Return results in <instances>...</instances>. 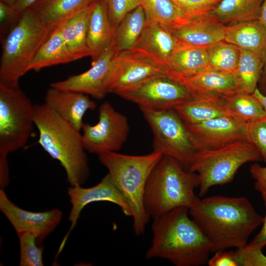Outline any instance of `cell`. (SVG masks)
I'll list each match as a JSON object with an SVG mask.
<instances>
[{"instance_id":"cell-1","label":"cell","mask_w":266,"mask_h":266,"mask_svg":"<svg viewBox=\"0 0 266 266\" xmlns=\"http://www.w3.org/2000/svg\"><path fill=\"white\" fill-rule=\"evenodd\" d=\"M189 212L208 240L211 252L246 246L264 218L245 197L200 198Z\"/></svg>"},{"instance_id":"cell-2","label":"cell","mask_w":266,"mask_h":266,"mask_svg":"<svg viewBox=\"0 0 266 266\" xmlns=\"http://www.w3.org/2000/svg\"><path fill=\"white\" fill-rule=\"evenodd\" d=\"M189 208H175L154 219L152 243L146 259L162 258L176 266H199L207 263L210 243L193 219Z\"/></svg>"},{"instance_id":"cell-3","label":"cell","mask_w":266,"mask_h":266,"mask_svg":"<svg viewBox=\"0 0 266 266\" xmlns=\"http://www.w3.org/2000/svg\"><path fill=\"white\" fill-rule=\"evenodd\" d=\"M38 144L64 167L70 186L81 185L89 174L82 134L46 103L35 105Z\"/></svg>"},{"instance_id":"cell-4","label":"cell","mask_w":266,"mask_h":266,"mask_svg":"<svg viewBox=\"0 0 266 266\" xmlns=\"http://www.w3.org/2000/svg\"><path fill=\"white\" fill-rule=\"evenodd\" d=\"M200 183L197 173L185 169L171 157L163 156L146 184L143 204L146 213L154 220L178 207L190 208L200 199L194 192Z\"/></svg>"},{"instance_id":"cell-5","label":"cell","mask_w":266,"mask_h":266,"mask_svg":"<svg viewBox=\"0 0 266 266\" xmlns=\"http://www.w3.org/2000/svg\"><path fill=\"white\" fill-rule=\"evenodd\" d=\"M163 157L152 152L144 155H129L108 152L99 155L100 163L129 206L133 219V227L138 236L144 233L150 217L143 204V196L148 178Z\"/></svg>"},{"instance_id":"cell-6","label":"cell","mask_w":266,"mask_h":266,"mask_svg":"<svg viewBox=\"0 0 266 266\" xmlns=\"http://www.w3.org/2000/svg\"><path fill=\"white\" fill-rule=\"evenodd\" d=\"M51 30L31 7L22 12L17 25L1 41L0 84L19 86L20 78Z\"/></svg>"},{"instance_id":"cell-7","label":"cell","mask_w":266,"mask_h":266,"mask_svg":"<svg viewBox=\"0 0 266 266\" xmlns=\"http://www.w3.org/2000/svg\"><path fill=\"white\" fill-rule=\"evenodd\" d=\"M262 160L259 152L252 143L236 141L217 149L197 151L189 171L199 175V196L202 197L211 187L231 182L245 164Z\"/></svg>"},{"instance_id":"cell-8","label":"cell","mask_w":266,"mask_h":266,"mask_svg":"<svg viewBox=\"0 0 266 266\" xmlns=\"http://www.w3.org/2000/svg\"><path fill=\"white\" fill-rule=\"evenodd\" d=\"M34 110L19 86L0 84V155L8 156L26 145L35 126Z\"/></svg>"},{"instance_id":"cell-9","label":"cell","mask_w":266,"mask_h":266,"mask_svg":"<svg viewBox=\"0 0 266 266\" xmlns=\"http://www.w3.org/2000/svg\"><path fill=\"white\" fill-rule=\"evenodd\" d=\"M140 109L153 133V151L174 159L189 171L197 150L184 123L174 108Z\"/></svg>"},{"instance_id":"cell-10","label":"cell","mask_w":266,"mask_h":266,"mask_svg":"<svg viewBox=\"0 0 266 266\" xmlns=\"http://www.w3.org/2000/svg\"><path fill=\"white\" fill-rule=\"evenodd\" d=\"M81 130L86 151L100 155L120 150L130 127L126 117L105 101L99 107L98 122L94 125L84 123Z\"/></svg>"},{"instance_id":"cell-11","label":"cell","mask_w":266,"mask_h":266,"mask_svg":"<svg viewBox=\"0 0 266 266\" xmlns=\"http://www.w3.org/2000/svg\"><path fill=\"white\" fill-rule=\"evenodd\" d=\"M116 95L140 107L157 110L174 108L194 96L186 86L164 76L147 79Z\"/></svg>"},{"instance_id":"cell-12","label":"cell","mask_w":266,"mask_h":266,"mask_svg":"<svg viewBox=\"0 0 266 266\" xmlns=\"http://www.w3.org/2000/svg\"><path fill=\"white\" fill-rule=\"evenodd\" d=\"M166 76L163 66L133 49L117 51L113 58L108 93L116 94L147 79Z\"/></svg>"},{"instance_id":"cell-13","label":"cell","mask_w":266,"mask_h":266,"mask_svg":"<svg viewBox=\"0 0 266 266\" xmlns=\"http://www.w3.org/2000/svg\"><path fill=\"white\" fill-rule=\"evenodd\" d=\"M185 125L197 151L217 149L236 141L249 142L247 123L228 116Z\"/></svg>"},{"instance_id":"cell-14","label":"cell","mask_w":266,"mask_h":266,"mask_svg":"<svg viewBox=\"0 0 266 266\" xmlns=\"http://www.w3.org/2000/svg\"><path fill=\"white\" fill-rule=\"evenodd\" d=\"M117 51L114 39L92 63L91 67L84 72L53 82L50 87L74 91L102 99L108 93V86L113 58Z\"/></svg>"},{"instance_id":"cell-15","label":"cell","mask_w":266,"mask_h":266,"mask_svg":"<svg viewBox=\"0 0 266 266\" xmlns=\"http://www.w3.org/2000/svg\"><path fill=\"white\" fill-rule=\"evenodd\" d=\"M0 210L17 233H33L38 245L54 230L62 218V212L58 209L33 212L20 208L9 200L3 189L0 190Z\"/></svg>"},{"instance_id":"cell-16","label":"cell","mask_w":266,"mask_h":266,"mask_svg":"<svg viewBox=\"0 0 266 266\" xmlns=\"http://www.w3.org/2000/svg\"><path fill=\"white\" fill-rule=\"evenodd\" d=\"M67 194L71 204L69 215L71 226L61 242L58 251V255L64 247L70 233L75 226L80 213L88 204L97 201L110 202L117 205L125 215L132 217L129 206L108 173L98 184L91 187L83 188L81 185L70 186L68 188Z\"/></svg>"},{"instance_id":"cell-17","label":"cell","mask_w":266,"mask_h":266,"mask_svg":"<svg viewBox=\"0 0 266 266\" xmlns=\"http://www.w3.org/2000/svg\"><path fill=\"white\" fill-rule=\"evenodd\" d=\"M169 29L178 43L206 48L224 40L226 25L208 12Z\"/></svg>"},{"instance_id":"cell-18","label":"cell","mask_w":266,"mask_h":266,"mask_svg":"<svg viewBox=\"0 0 266 266\" xmlns=\"http://www.w3.org/2000/svg\"><path fill=\"white\" fill-rule=\"evenodd\" d=\"M44 103L80 132L84 124V115L96 107V103L87 95L52 87L46 92Z\"/></svg>"},{"instance_id":"cell-19","label":"cell","mask_w":266,"mask_h":266,"mask_svg":"<svg viewBox=\"0 0 266 266\" xmlns=\"http://www.w3.org/2000/svg\"><path fill=\"white\" fill-rule=\"evenodd\" d=\"M177 44L176 39L167 26L146 17L145 28L132 49L165 68Z\"/></svg>"},{"instance_id":"cell-20","label":"cell","mask_w":266,"mask_h":266,"mask_svg":"<svg viewBox=\"0 0 266 266\" xmlns=\"http://www.w3.org/2000/svg\"><path fill=\"white\" fill-rule=\"evenodd\" d=\"M165 68L167 77L178 82L209 69L206 48L178 43Z\"/></svg>"},{"instance_id":"cell-21","label":"cell","mask_w":266,"mask_h":266,"mask_svg":"<svg viewBox=\"0 0 266 266\" xmlns=\"http://www.w3.org/2000/svg\"><path fill=\"white\" fill-rule=\"evenodd\" d=\"M116 29L113 27L105 3L96 0L89 19L87 44L92 59L95 62L112 43Z\"/></svg>"},{"instance_id":"cell-22","label":"cell","mask_w":266,"mask_h":266,"mask_svg":"<svg viewBox=\"0 0 266 266\" xmlns=\"http://www.w3.org/2000/svg\"><path fill=\"white\" fill-rule=\"evenodd\" d=\"M193 95L191 99L174 108L185 124H195L228 116L223 103V96Z\"/></svg>"},{"instance_id":"cell-23","label":"cell","mask_w":266,"mask_h":266,"mask_svg":"<svg viewBox=\"0 0 266 266\" xmlns=\"http://www.w3.org/2000/svg\"><path fill=\"white\" fill-rule=\"evenodd\" d=\"M179 83L193 94L227 95L238 92L234 74L207 69Z\"/></svg>"},{"instance_id":"cell-24","label":"cell","mask_w":266,"mask_h":266,"mask_svg":"<svg viewBox=\"0 0 266 266\" xmlns=\"http://www.w3.org/2000/svg\"><path fill=\"white\" fill-rule=\"evenodd\" d=\"M224 40L263 58L266 50V29L258 20L227 25Z\"/></svg>"},{"instance_id":"cell-25","label":"cell","mask_w":266,"mask_h":266,"mask_svg":"<svg viewBox=\"0 0 266 266\" xmlns=\"http://www.w3.org/2000/svg\"><path fill=\"white\" fill-rule=\"evenodd\" d=\"M94 2L57 26L75 61L90 56L87 36Z\"/></svg>"},{"instance_id":"cell-26","label":"cell","mask_w":266,"mask_h":266,"mask_svg":"<svg viewBox=\"0 0 266 266\" xmlns=\"http://www.w3.org/2000/svg\"><path fill=\"white\" fill-rule=\"evenodd\" d=\"M74 61L58 26H56L51 30L48 37L28 65L26 71H38L45 67Z\"/></svg>"},{"instance_id":"cell-27","label":"cell","mask_w":266,"mask_h":266,"mask_svg":"<svg viewBox=\"0 0 266 266\" xmlns=\"http://www.w3.org/2000/svg\"><path fill=\"white\" fill-rule=\"evenodd\" d=\"M96 0H39L31 7L50 29L85 9Z\"/></svg>"},{"instance_id":"cell-28","label":"cell","mask_w":266,"mask_h":266,"mask_svg":"<svg viewBox=\"0 0 266 266\" xmlns=\"http://www.w3.org/2000/svg\"><path fill=\"white\" fill-rule=\"evenodd\" d=\"M263 0H221L209 12L227 26L258 20Z\"/></svg>"},{"instance_id":"cell-29","label":"cell","mask_w":266,"mask_h":266,"mask_svg":"<svg viewBox=\"0 0 266 266\" xmlns=\"http://www.w3.org/2000/svg\"><path fill=\"white\" fill-rule=\"evenodd\" d=\"M222 100L228 116L235 120L248 123L266 117L262 105L253 94L236 92L223 96Z\"/></svg>"},{"instance_id":"cell-30","label":"cell","mask_w":266,"mask_h":266,"mask_svg":"<svg viewBox=\"0 0 266 266\" xmlns=\"http://www.w3.org/2000/svg\"><path fill=\"white\" fill-rule=\"evenodd\" d=\"M146 14L140 6L128 13L116 29L114 41L117 51L132 49L146 25Z\"/></svg>"},{"instance_id":"cell-31","label":"cell","mask_w":266,"mask_h":266,"mask_svg":"<svg viewBox=\"0 0 266 266\" xmlns=\"http://www.w3.org/2000/svg\"><path fill=\"white\" fill-rule=\"evenodd\" d=\"M240 50L239 62L233 73L238 92L252 94L258 86L263 58L253 52L240 49Z\"/></svg>"},{"instance_id":"cell-32","label":"cell","mask_w":266,"mask_h":266,"mask_svg":"<svg viewBox=\"0 0 266 266\" xmlns=\"http://www.w3.org/2000/svg\"><path fill=\"white\" fill-rule=\"evenodd\" d=\"M139 5L147 17L171 28L181 25L187 19L171 0H138Z\"/></svg>"},{"instance_id":"cell-33","label":"cell","mask_w":266,"mask_h":266,"mask_svg":"<svg viewBox=\"0 0 266 266\" xmlns=\"http://www.w3.org/2000/svg\"><path fill=\"white\" fill-rule=\"evenodd\" d=\"M206 50L210 69L234 72L240 56L238 47L223 40L206 48Z\"/></svg>"},{"instance_id":"cell-34","label":"cell","mask_w":266,"mask_h":266,"mask_svg":"<svg viewBox=\"0 0 266 266\" xmlns=\"http://www.w3.org/2000/svg\"><path fill=\"white\" fill-rule=\"evenodd\" d=\"M20 244V266H42L43 247L38 245L35 236L28 232L17 233Z\"/></svg>"},{"instance_id":"cell-35","label":"cell","mask_w":266,"mask_h":266,"mask_svg":"<svg viewBox=\"0 0 266 266\" xmlns=\"http://www.w3.org/2000/svg\"><path fill=\"white\" fill-rule=\"evenodd\" d=\"M188 20L209 12L221 0H171Z\"/></svg>"},{"instance_id":"cell-36","label":"cell","mask_w":266,"mask_h":266,"mask_svg":"<svg viewBox=\"0 0 266 266\" xmlns=\"http://www.w3.org/2000/svg\"><path fill=\"white\" fill-rule=\"evenodd\" d=\"M106 5L110 20L116 29L125 16L139 6L138 0H101Z\"/></svg>"},{"instance_id":"cell-37","label":"cell","mask_w":266,"mask_h":266,"mask_svg":"<svg viewBox=\"0 0 266 266\" xmlns=\"http://www.w3.org/2000/svg\"><path fill=\"white\" fill-rule=\"evenodd\" d=\"M22 13L16 9L14 4L0 1V37L1 41L17 25L20 20Z\"/></svg>"},{"instance_id":"cell-38","label":"cell","mask_w":266,"mask_h":266,"mask_svg":"<svg viewBox=\"0 0 266 266\" xmlns=\"http://www.w3.org/2000/svg\"><path fill=\"white\" fill-rule=\"evenodd\" d=\"M247 132L249 142L256 148L266 164V121L248 122Z\"/></svg>"},{"instance_id":"cell-39","label":"cell","mask_w":266,"mask_h":266,"mask_svg":"<svg viewBox=\"0 0 266 266\" xmlns=\"http://www.w3.org/2000/svg\"><path fill=\"white\" fill-rule=\"evenodd\" d=\"M234 257L238 266H266V256L262 249L251 247L248 244L236 248Z\"/></svg>"},{"instance_id":"cell-40","label":"cell","mask_w":266,"mask_h":266,"mask_svg":"<svg viewBox=\"0 0 266 266\" xmlns=\"http://www.w3.org/2000/svg\"><path fill=\"white\" fill-rule=\"evenodd\" d=\"M250 173L255 180L254 187L262 196L266 195V166H262L257 163L250 167Z\"/></svg>"},{"instance_id":"cell-41","label":"cell","mask_w":266,"mask_h":266,"mask_svg":"<svg viewBox=\"0 0 266 266\" xmlns=\"http://www.w3.org/2000/svg\"><path fill=\"white\" fill-rule=\"evenodd\" d=\"M209 266H238L234 257V251L215 252V255L207 262Z\"/></svg>"},{"instance_id":"cell-42","label":"cell","mask_w":266,"mask_h":266,"mask_svg":"<svg viewBox=\"0 0 266 266\" xmlns=\"http://www.w3.org/2000/svg\"><path fill=\"white\" fill-rule=\"evenodd\" d=\"M266 208L265 216L263 218V226L260 232L248 245L253 248L263 249L266 246V195L262 196Z\"/></svg>"},{"instance_id":"cell-43","label":"cell","mask_w":266,"mask_h":266,"mask_svg":"<svg viewBox=\"0 0 266 266\" xmlns=\"http://www.w3.org/2000/svg\"><path fill=\"white\" fill-rule=\"evenodd\" d=\"M9 169L7 156L0 155V185L3 189L9 182Z\"/></svg>"},{"instance_id":"cell-44","label":"cell","mask_w":266,"mask_h":266,"mask_svg":"<svg viewBox=\"0 0 266 266\" xmlns=\"http://www.w3.org/2000/svg\"><path fill=\"white\" fill-rule=\"evenodd\" d=\"M259 90L266 95V50L263 57V65L260 78L258 82Z\"/></svg>"},{"instance_id":"cell-45","label":"cell","mask_w":266,"mask_h":266,"mask_svg":"<svg viewBox=\"0 0 266 266\" xmlns=\"http://www.w3.org/2000/svg\"><path fill=\"white\" fill-rule=\"evenodd\" d=\"M39 0H18L14 5L16 9L20 13H22L27 8L30 7L33 4Z\"/></svg>"},{"instance_id":"cell-46","label":"cell","mask_w":266,"mask_h":266,"mask_svg":"<svg viewBox=\"0 0 266 266\" xmlns=\"http://www.w3.org/2000/svg\"><path fill=\"white\" fill-rule=\"evenodd\" d=\"M253 95L259 100L262 105L266 113L265 120L266 121V95L262 94L257 88L252 93Z\"/></svg>"},{"instance_id":"cell-47","label":"cell","mask_w":266,"mask_h":266,"mask_svg":"<svg viewBox=\"0 0 266 266\" xmlns=\"http://www.w3.org/2000/svg\"><path fill=\"white\" fill-rule=\"evenodd\" d=\"M258 20L266 29V0H263Z\"/></svg>"},{"instance_id":"cell-48","label":"cell","mask_w":266,"mask_h":266,"mask_svg":"<svg viewBox=\"0 0 266 266\" xmlns=\"http://www.w3.org/2000/svg\"><path fill=\"white\" fill-rule=\"evenodd\" d=\"M18 0H0V1H4L10 4H14Z\"/></svg>"}]
</instances>
